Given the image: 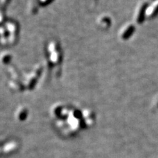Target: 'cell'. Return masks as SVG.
I'll return each mask as SVG.
<instances>
[{"label": "cell", "mask_w": 158, "mask_h": 158, "mask_svg": "<svg viewBox=\"0 0 158 158\" xmlns=\"http://www.w3.org/2000/svg\"><path fill=\"white\" fill-rule=\"evenodd\" d=\"M18 148V144L16 142H11L4 145L2 148L3 154H10L14 152Z\"/></svg>", "instance_id": "obj_1"}, {"label": "cell", "mask_w": 158, "mask_h": 158, "mask_svg": "<svg viewBox=\"0 0 158 158\" xmlns=\"http://www.w3.org/2000/svg\"><path fill=\"white\" fill-rule=\"evenodd\" d=\"M27 114L26 111L25 109H21L20 111H19L18 113V118L20 120H22L24 119H25V118L27 117Z\"/></svg>", "instance_id": "obj_2"}]
</instances>
